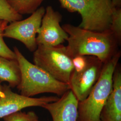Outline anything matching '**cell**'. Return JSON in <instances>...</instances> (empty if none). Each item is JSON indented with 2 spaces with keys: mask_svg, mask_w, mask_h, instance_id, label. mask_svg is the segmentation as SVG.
<instances>
[{
  "mask_svg": "<svg viewBox=\"0 0 121 121\" xmlns=\"http://www.w3.org/2000/svg\"><path fill=\"white\" fill-rule=\"evenodd\" d=\"M62 27L68 35L65 47L71 58L78 55L93 56L104 63L119 51L120 45L109 29L95 31L70 24Z\"/></svg>",
  "mask_w": 121,
  "mask_h": 121,
  "instance_id": "1",
  "label": "cell"
},
{
  "mask_svg": "<svg viewBox=\"0 0 121 121\" xmlns=\"http://www.w3.org/2000/svg\"><path fill=\"white\" fill-rule=\"evenodd\" d=\"M21 72V80L17 86L20 94L28 97L43 93L61 96L70 90L68 84L61 82L38 66L27 60L19 49L13 48Z\"/></svg>",
  "mask_w": 121,
  "mask_h": 121,
  "instance_id": "2",
  "label": "cell"
},
{
  "mask_svg": "<svg viewBox=\"0 0 121 121\" xmlns=\"http://www.w3.org/2000/svg\"><path fill=\"white\" fill-rule=\"evenodd\" d=\"M121 55L119 50L104 63L99 79L86 98L78 102V121H101L100 113L112 90L113 75Z\"/></svg>",
  "mask_w": 121,
  "mask_h": 121,
  "instance_id": "3",
  "label": "cell"
},
{
  "mask_svg": "<svg viewBox=\"0 0 121 121\" xmlns=\"http://www.w3.org/2000/svg\"><path fill=\"white\" fill-rule=\"evenodd\" d=\"M61 7L78 12L82 17L78 27L103 31L109 29L113 8L111 0H59Z\"/></svg>",
  "mask_w": 121,
  "mask_h": 121,
  "instance_id": "4",
  "label": "cell"
},
{
  "mask_svg": "<svg viewBox=\"0 0 121 121\" xmlns=\"http://www.w3.org/2000/svg\"><path fill=\"white\" fill-rule=\"evenodd\" d=\"M34 64L57 80L68 84L73 70L71 57L63 44L56 46L38 45L33 52Z\"/></svg>",
  "mask_w": 121,
  "mask_h": 121,
  "instance_id": "5",
  "label": "cell"
},
{
  "mask_svg": "<svg viewBox=\"0 0 121 121\" xmlns=\"http://www.w3.org/2000/svg\"><path fill=\"white\" fill-rule=\"evenodd\" d=\"M45 12V9L41 6L27 18L10 22L4 30V37L19 41L30 51L34 52L38 46L36 36Z\"/></svg>",
  "mask_w": 121,
  "mask_h": 121,
  "instance_id": "6",
  "label": "cell"
},
{
  "mask_svg": "<svg viewBox=\"0 0 121 121\" xmlns=\"http://www.w3.org/2000/svg\"><path fill=\"white\" fill-rule=\"evenodd\" d=\"M103 65L97 57L89 56L88 62L84 68L73 70L69 85L79 102L85 99L90 92L99 78Z\"/></svg>",
  "mask_w": 121,
  "mask_h": 121,
  "instance_id": "7",
  "label": "cell"
},
{
  "mask_svg": "<svg viewBox=\"0 0 121 121\" xmlns=\"http://www.w3.org/2000/svg\"><path fill=\"white\" fill-rule=\"evenodd\" d=\"M62 15L51 6H48L36 36L37 45L56 46L62 44L68 38V34L60 25Z\"/></svg>",
  "mask_w": 121,
  "mask_h": 121,
  "instance_id": "8",
  "label": "cell"
},
{
  "mask_svg": "<svg viewBox=\"0 0 121 121\" xmlns=\"http://www.w3.org/2000/svg\"><path fill=\"white\" fill-rule=\"evenodd\" d=\"M3 86L4 96L0 98V118L27 107H42L43 105L55 101L59 99V97L55 96L28 97L13 92L8 85L4 84Z\"/></svg>",
  "mask_w": 121,
  "mask_h": 121,
  "instance_id": "9",
  "label": "cell"
},
{
  "mask_svg": "<svg viewBox=\"0 0 121 121\" xmlns=\"http://www.w3.org/2000/svg\"><path fill=\"white\" fill-rule=\"evenodd\" d=\"M78 100L69 90L56 101L42 106L50 114L52 121H78Z\"/></svg>",
  "mask_w": 121,
  "mask_h": 121,
  "instance_id": "10",
  "label": "cell"
},
{
  "mask_svg": "<svg viewBox=\"0 0 121 121\" xmlns=\"http://www.w3.org/2000/svg\"><path fill=\"white\" fill-rule=\"evenodd\" d=\"M101 121H121V70L118 65L113 75L112 90L100 115Z\"/></svg>",
  "mask_w": 121,
  "mask_h": 121,
  "instance_id": "11",
  "label": "cell"
},
{
  "mask_svg": "<svg viewBox=\"0 0 121 121\" xmlns=\"http://www.w3.org/2000/svg\"><path fill=\"white\" fill-rule=\"evenodd\" d=\"M20 80V69L17 59H9L0 56V82H6L11 88H14Z\"/></svg>",
  "mask_w": 121,
  "mask_h": 121,
  "instance_id": "12",
  "label": "cell"
},
{
  "mask_svg": "<svg viewBox=\"0 0 121 121\" xmlns=\"http://www.w3.org/2000/svg\"><path fill=\"white\" fill-rule=\"evenodd\" d=\"M17 13L21 14H31L38 9L44 0H6Z\"/></svg>",
  "mask_w": 121,
  "mask_h": 121,
  "instance_id": "13",
  "label": "cell"
},
{
  "mask_svg": "<svg viewBox=\"0 0 121 121\" xmlns=\"http://www.w3.org/2000/svg\"><path fill=\"white\" fill-rule=\"evenodd\" d=\"M22 16L17 13L6 0H0V20L8 22L22 20Z\"/></svg>",
  "mask_w": 121,
  "mask_h": 121,
  "instance_id": "14",
  "label": "cell"
},
{
  "mask_svg": "<svg viewBox=\"0 0 121 121\" xmlns=\"http://www.w3.org/2000/svg\"><path fill=\"white\" fill-rule=\"evenodd\" d=\"M119 45L121 42V7L112 9L109 27Z\"/></svg>",
  "mask_w": 121,
  "mask_h": 121,
  "instance_id": "15",
  "label": "cell"
},
{
  "mask_svg": "<svg viewBox=\"0 0 121 121\" xmlns=\"http://www.w3.org/2000/svg\"><path fill=\"white\" fill-rule=\"evenodd\" d=\"M8 23L6 21L0 20V56L9 59H17L15 53L9 48L4 39V32Z\"/></svg>",
  "mask_w": 121,
  "mask_h": 121,
  "instance_id": "16",
  "label": "cell"
},
{
  "mask_svg": "<svg viewBox=\"0 0 121 121\" xmlns=\"http://www.w3.org/2000/svg\"><path fill=\"white\" fill-rule=\"evenodd\" d=\"M2 119L4 121H40L37 115L33 111L27 112L19 111L4 117Z\"/></svg>",
  "mask_w": 121,
  "mask_h": 121,
  "instance_id": "17",
  "label": "cell"
},
{
  "mask_svg": "<svg viewBox=\"0 0 121 121\" xmlns=\"http://www.w3.org/2000/svg\"><path fill=\"white\" fill-rule=\"evenodd\" d=\"M113 7H121V0H111Z\"/></svg>",
  "mask_w": 121,
  "mask_h": 121,
  "instance_id": "18",
  "label": "cell"
},
{
  "mask_svg": "<svg viewBox=\"0 0 121 121\" xmlns=\"http://www.w3.org/2000/svg\"><path fill=\"white\" fill-rule=\"evenodd\" d=\"M1 82H0V98L3 97L4 96V86L1 84Z\"/></svg>",
  "mask_w": 121,
  "mask_h": 121,
  "instance_id": "19",
  "label": "cell"
}]
</instances>
